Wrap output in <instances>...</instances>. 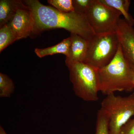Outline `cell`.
<instances>
[{
    "label": "cell",
    "instance_id": "cell-18",
    "mask_svg": "<svg viewBox=\"0 0 134 134\" xmlns=\"http://www.w3.org/2000/svg\"><path fill=\"white\" fill-rule=\"evenodd\" d=\"M119 134H134V118L130 119L122 126Z\"/></svg>",
    "mask_w": 134,
    "mask_h": 134
},
{
    "label": "cell",
    "instance_id": "cell-17",
    "mask_svg": "<svg viewBox=\"0 0 134 134\" xmlns=\"http://www.w3.org/2000/svg\"><path fill=\"white\" fill-rule=\"evenodd\" d=\"M92 2V0H73L74 11L85 15Z\"/></svg>",
    "mask_w": 134,
    "mask_h": 134
},
{
    "label": "cell",
    "instance_id": "cell-14",
    "mask_svg": "<svg viewBox=\"0 0 134 134\" xmlns=\"http://www.w3.org/2000/svg\"><path fill=\"white\" fill-rule=\"evenodd\" d=\"M15 89L14 82L5 74L0 73V97H9Z\"/></svg>",
    "mask_w": 134,
    "mask_h": 134
},
{
    "label": "cell",
    "instance_id": "cell-16",
    "mask_svg": "<svg viewBox=\"0 0 134 134\" xmlns=\"http://www.w3.org/2000/svg\"><path fill=\"white\" fill-rule=\"evenodd\" d=\"M108 121L100 110L97 114L96 134H109Z\"/></svg>",
    "mask_w": 134,
    "mask_h": 134
},
{
    "label": "cell",
    "instance_id": "cell-5",
    "mask_svg": "<svg viewBox=\"0 0 134 134\" xmlns=\"http://www.w3.org/2000/svg\"><path fill=\"white\" fill-rule=\"evenodd\" d=\"M120 43L116 31L95 34L88 40L83 62L99 69L109 64L117 53Z\"/></svg>",
    "mask_w": 134,
    "mask_h": 134
},
{
    "label": "cell",
    "instance_id": "cell-13",
    "mask_svg": "<svg viewBox=\"0 0 134 134\" xmlns=\"http://www.w3.org/2000/svg\"><path fill=\"white\" fill-rule=\"evenodd\" d=\"M15 35L8 24L0 27V52L17 41Z\"/></svg>",
    "mask_w": 134,
    "mask_h": 134
},
{
    "label": "cell",
    "instance_id": "cell-11",
    "mask_svg": "<svg viewBox=\"0 0 134 134\" xmlns=\"http://www.w3.org/2000/svg\"><path fill=\"white\" fill-rule=\"evenodd\" d=\"M70 44V40L69 37L63 40L55 45L46 48H35L34 52L40 58L56 54H62L66 55V58L69 54Z\"/></svg>",
    "mask_w": 134,
    "mask_h": 134
},
{
    "label": "cell",
    "instance_id": "cell-9",
    "mask_svg": "<svg viewBox=\"0 0 134 134\" xmlns=\"http://www.w3.org/2000/svg\"><path fill=\"white\" fill-rule=\"evenodd\" d=\"M69 54L65 62H83L88 50V40L79 35L70 34Z\"/></svg>",
    "mask_w": 134,
    "mask_h": 134
},
{
    "label": "cell",
    "instance_id": "cell-3",
    "mask_svg": "<svg viewBox=\"0 0 134 134\" xmlns=\"http://www.w3.org/2000/svg\"><path fill=\"white\" fill-rule=\"evenodd\" d=\"M74 92L84 101L98 100V69L84 62H65Z\"/></svg>",
    "mask_w": 134,
    "mask_h": 134
},
{
    "label": "cell",
    "instance_id": "cell-6",
    "mask_svg": "<svg viewBox=\"0 0 134 134\" xmlns=\"http://www.w3.org/2000/svg\"><path fill=\"white\" fill-rule=\"evenodd\" d=\"M85 15L95 34L116 31L121 15L119 11L105 5L100 0H92Z\"/></svg>",
    "mask_w": 134,
    "mask_h": 134
},
{
    "label": "cell",
    "instance_id": "cell-1",
    "mask_svg": "<svg viewBox=\"0 0 134 134\" xmlns=\"http://www.w3.org/2000/svg\"><path fill=\"white\" fill-rule=\"evenodd\" d=\"M23 2L31 10L34 19L31 34L38 35L51 29H65L89 40L95 34L86 15L76 12L65 13L42 4L38 0H25Z\"/></svg>",
    "mask_w": 134,
    "mask_h": 134
},
{
    "label": "cell",
    "instance_id": "cell-15",
    "mask_svg": "<svg viewBox=\"0 0 134 134\" xmlns=\"http://www.w3.org/2000/svg\"><path fill=\"white\" fill-rule=\"evenodd\" d=\"M47 1L60 12L69 13L75 11L73 0H48Z\"/></svg>",
    "mask_w": 134,
    "mask_h": 134
},
{
    "label": "cell",
    "instance_id": "cell-10",
    "mask_svg": "<svg viewBox=\"0 0 134 134\" xmlns=\"http://www.w3.org/2000/svg\"><path fill=\"white\" fill-rule=\"evenodd\" d=\"M25 5L22 1H0V27L11 21L17 10Z\"/></svg>",
    "mask_w": 134,
    "mask_h": 134
},
{
    "label": "cell",
    "instance_id": "cell-8",
    "mask_svg": "<svg viewBox=\"0 0 134 134\" xmlns=\"http://www.w3.org/2000/svg\"><path fill=\"white\" fill-rule=\"evenodd\" d=\"M116 31L123 54L134 65V28L125 19L120 18Z\"/></svg>",
    "mask_w": 134,
    "mask_h": 134
},
{
    "label": "cell",
    "instance_id": "cell-20",
    "mask_svg": "<svg viewBox=\"0 0 134 134\" xmlns=\"http://www.w3.org/2000/svg\"><path fill=\"white\" fill-rule=\"evenodd\" d=\"M0 134H7L2 127H0Z\"/></svg>",
    "mask_w": 134,
    "mask_h": 134
},
{
    "label": "cell",
    "instance_id": "cell-2",
    "mask_svg": "<svg viewBox=\"0 0 134 134\" xmlns=\"http://www.w3.org/2000/svg\"><path fill=\"white\" fill-rule=\"evenodd\" d=\"M98 73L99 91L104 95L134 90L131 63L123 54L120 45L114 58L108 65L98 69Z\"/></svg>",
    "mask_w": 134,
    "mask_h": 134
},
{
    "label": "cell",
    "instance_id": "cell-19",
    "mask_svg": "<svg viewBox=\"0 0 134 134\" xmlns=\"http://www.w3.org/2000/svg\"><path fill=\"white\" fill-rule=\"evenodd\" d=\"M131 63V70H132V81L134 84V65Z\"/></svg>",
    "mask_w": 134,
    "mask_h": 134
},
{
    "label": "cell",
    "instance_id": "cell-12",
    "mask_svg": "<svg viewBox=\"0 0 134 134\" xmlns=\"http://www.w3.org/2000/svg\"><path fill=\"white\" fill-rule=\"evenodd\" d=\"M101 2L119 11L124 17V19L133 26L134 19L129 12L131 1L129 0H100Z\"/></svg>",
    "mask_w": 134,
    "mask_h": 134
},
{
    "label": "cell",
    "instance_id": "cell-4",
    "mask_svg": "<svg viewBox=\"0 0 134 134\" xmlns=\"http://www.w3.org/2000/svg\"><path fill=\"white\" fill-rule=\"evenodd\" d=\"M99 110L107 119L109 134H119L122 126L134 115V92L126 97L107 95Z\"/></svg>",
    "mask_w": 134,
    "mask_h": 134
},
{
    "label": "cell",
    "instance_id": "cell-7",
    "mask_svg": "<svg viewBox=\"0 0 134 134\" xmlns=\"http://www.w3.org/2000/svg\"><path fill=\"white\" fill-rule=\"evenodd\" d=\"M8 24L18 40L31 36L34 26L33 15L31 10L25 5L18 9L14 16Z\"/></svg>",
    "mask_w": 134,
    "mask_h": 134
}]
</instances>
